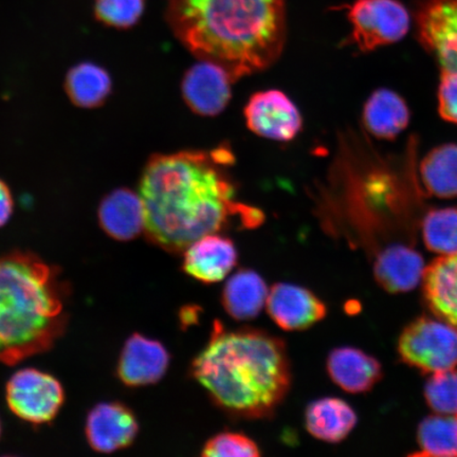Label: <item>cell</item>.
Instances as JSON below:
<instances>
[{"mask_svg":"<svg viewBox=\"0 0 457 457\" xmlns=\"http://www.w3.org/2000/svg\"><path fill=\"white\" fill-rule=\"evenodd\" d=\"M230 152H180L153 156L140 179L145 231L169 253L184 251L208 234L225 228H253L264 220L262 211L238 202L224 168Z\"/></svg>","mask_w":457,"mask_h":457,"instance_id":"obj_1","label":"cell"},{"mask_svg":"<svg viewBox=\"0 0 457 457\" xmlns=\"http://www.w3.org/2000/svg\"><path fill=\"white\" fill-rule=\"evenodd\" d=\"M168 17L194 55L234 81L270 67L285 44V0H169Z\"/></svg>","mask_w":457,"mask_h":457,"instance_id":"obj_2","label":"cell"},{"mask_svg":"<svg viewBox=\"0 0 457 457\" xmlns=\"http://www.w3.org/2000/svg\"><path fill=\"white\" fill-rule=\"evenodd\" d=\"M191 373L214 403L238 419L270 417L289 391L291 371L284 342L262 330H227L215 323Z\"/></svg>","mask_w":457,"mask_h":457,"instance_id":"obj_3","label":"cell"},{"mask_svg":"<svg viewBox=\"0 0 457 457\" xmlns=\"http://www.w3.org/2000/svg\"><path fill=\"white\" fill-rule=\"evenodd\" d=\"M66 324L54 268L21 251L0 256V362L15 365L50 350Z\"/></svg>","mask_w":457,"mask_h":457,"instance_id":"obj_4","label":"cell"},{"mask_svg":"<svg viewBox=\"0 0 457 457\" xmlns=\"http://www.w3.org/2000/svg\"><path fill=\"white\" fill-rule=\"evenodd\" d=\"M398 352L403 361L426 373L457 368V328L436 317H421L400 336Z\"/></svg>","mask_w":457,"mask_h":457,"instance_id":"obj_5","label":"cell"},{"mask_svg":"<svg viewBox=\"0 0 457 457\" xmlns=\"http://www.w3.org/2000/svg\"><path fill=\"white\" fill-rule=\"evenodd\" d=\"M352 41L362 53L397 43L410 29V14L397 0H356L348 8Z\"/></svg>","mask_w":457,"mask_h":457,"instance_id":"obj_6","label":"cell"},{"mask_svg":"<svg viewBox=\"0 0 457 457\" xmlns=\"http://www.w3.org/2000/svg\"><path fill=\"white\" fill-rule=\"evenodd\" d=\"M5 397L17 417L34 425L54 420L65 399L59 380L34 369L21 370L11 377Z\"/></svg>","mask_w":457,"mask_h":457,"instance_id":"obj_7","label":"cell"},{"mask_svg":"<svg viewBox=\"0 0 457 457\" xmlns=\"http://www.w3.org/2000/svg\"><path fill=\"white\" fill-rule=\"evenodd\" d=\"M415 19L422 47L442 71L457 72V0H421Z\"/></svg>","mask_w":457,"mask_h":457,"instance_id":"obj_8","label":"cell"},{"mask_svg":"<svg viewBox=\"0 0 457 457\" xmlns=\"http://www.w3.org/2000/svg\"><path fill=\"white\" fill-rule=\"evenodd\" d=\"M248 128L264 138L287 142L302 129L301 113L279 90H266L251 96L245 108Z\"/></svg>","mask_w":457,"mask_h":457,"instance_id":"obj_9","label":"cell"},{"mask_svg":"<svg viewBox=\"0 0 457 457\" xmlns=\"http://www.w3.org/2000/svg\"><path fill=\"white\" fill-rule=\"evenodd\" d=\"M231 74L213 62L202 60L187 71L182 81V95L188 107L211 117L224 111L231 98Z\"/></svg>","mask_w":457,"mask_h":457,"instance_id":"obj_10","label":"cell"},{"mask_svg":"<svg viewBox=\"0 0 457 457\" xmlns=\"http://www.w3.org/2000/svg\"><path fill=\"white\" fill-rule=\"evenodd\" d=\"M266 307L272 321L288 331L310 328L328 313L327 306L311 290L290 283L274 285Z\"/></svg>","mask_w":457,"mask_h":457,"instance_id":"obj_11","label":"cell"},{"mask_svg":"<svg viewBox=\"0 0 457 457\" xmlns=\"http://www.w3.org/2000/svg\"><path fill=\"white\" fill-rule=\"evenodd\" d=\"M139 426L131 410L119 403L96 405L86 420V437L96 453H112L134 443Z\"/></svg>","mask_w":457,"mask_h":457,"instance_id":"obj_12","label":"cell"},{"mask_svg":"<svg viewBox=\"0 0 457 457\" xmlns=\"http://www.w3.org/2000/svg\"><path fill=\"white\" fill-rule=\"evenodd\" d=\"M169 365L170 353L162 343L134 334L125 342L118 376L128 386H150L163 378Z\"/></svg>","mask_w":457,"mask_h":457,"instance_id":"obj_13","label":"cell"},{"mask_svg":"<svg viewBox=\"0 0 457 457\" xmlns=\"http://www.w3.org/2000/svg\"><path fill=\"white\" fill-rule=\"evenodd\" d=\"M184 270L197 281L212 284L227 278L237 262L231 239L219 233L200 237L184 251Z\"/></svg>","mask_w":457,"mask_h":457,"instance_id":"obj_14","label":"cell"},{"mask_svg":"<svg viewBox=\"0 0 457 457\" xmlns=\"http://www.w3.org/2000/svg\"><path fill=\"white\" fill-rule=\"evenodd\" d=\"M102 230L117 241L128 242L145 231V208L139 194L127 187L116 188L103 197L98 208Z\"/></svg>","mask_w":457,"mask_h":457,"instance_id":"obj_15","label":"cell"},{"mask_svg":"<svg viewBox=\"0 0 457 457\" xmlns=\"http://www.w3.org/2000/svg\"><path fill=\"white\" fill-rule=\"evenodd\" d=\"M425 261L420 253L403 244L388 245L377 256L374 276L391 294L408 293L424 278Z\"/></svg>","mask_w":457,"mask_h":457,"instance_id":"obj_16","label":"cell"},{"mask_svg":"<svg viewBox=\"0 0 457 457\" xmlns=\"http://www.w3.org/2000/svg\"><path fill=\"white\" fill-rule=\"evenodd\" d=\"M422 283L434 316L457 328V253L434 260L426 267Z\"/></svg>","mask_w":457,"mask_h":457,"instance_id":"obj_17","label":"cell"},{"mask_svg":"<svg viewBox=\"0 0 457 457\" xmlns=\"http://www.w3.org/2000/svg\"><path fill=\"white\" fill-rule=\"evenodd\" d=\"M328 371L331 380L348 393L370 390L381 379V365L358 348L340 347L329 353Z\"/></svg>","mask_w":457,"mask_h":457,"instance_id":"obj_18","label":"cell"},{"mask_svg":"<svg viewBox=\"0 0 457 457\" xmlns=\"http://www.w3.org/2000/svg\"><path fill=\"white\" fill-rule=\"evenodd\" d=\"M357 424V415L345 400L325 397L308 405L305 412L307 431L320 441L339 443Z\"/></svg>","mask_w":457,"mask_h":457,"instance_id":"obj_19","label":"cell"},{"mask_svg":"<svg viewBox=\"0 0 457 457\" xmlns=\"http://www.w3.org/2000/svg\"><path fill=\"white\" fill-rule=\"evenodd\" d=\"M363 123L370 135L378 139L393 140L407 129L410 111L404 100L390 89H378L363 108Z\"/></svg>","mask_w":457,"mask_h":457,"instance_id":"obj_20","label":"cell"},{"mask_svg":"<svg viewBox=\"0 0 457 457\" xmlns=\"http://www.w3.org/2000/svg\"><path fill=\"white\" fill-rule=\"evenodd\" d=\"M68 99L82 110H95L105 104L112 91L111 74L93 62H82L68 71L64 79Z\"/></svg>","mask_w":457,"mask_h":457,"instance_id":"obj_21","label":"cell"},{"mask_svg":"<svg viewBox=\"0 0 457 457\" xmlns=\"http://www.w3.org/2000/svg\"><path fill=\"white\" fill-rule=\"evenodd\" d=\"M267 285L255 271L239 270L228 279L221 302L226 312L238 321L259 316L268 298Z\"/></svg>","mask_w":457,"mask_h":457,"instance_id":"obj_22","label":"cell"},{"mask_svg":"<svg viewBox=\"0 0 457 457\" xmlns=\"http://www.w3.org/2000/svg\"><path fill=\"white\" fill-rule=\"evenodd\" d=\"M417 174L425 194L438 198L457 197V145L434 148L420 162Z\"/></svg>","mask_w":457,"mask_h":457,"instance_id":"obj_23","label":"cell"},{"mask_svg":"<svg viewBox=\"0 0 457 457\" xmlns=\"http://www.w3.org/2000/svg\"><path fill=\"white\" fill-rule=\"evenodd\" d=\"M421 456L457 457V415L434 414L417 432Z\"/></svg>","mask_w":457,"mask_h":457,"instance_id":"obj_24","label":"cell"},{"mask_svg":"<svg viewBox=\"0 0 457 457\" xmlns=\"http://www.w3.org/2000/svg\"><path fill=\"white\" fill-rule=\"evenodd\" d=\"M422 239L439 256L457 253V208L432 209L421 221Z\"/></svg>","mask_w":457,"mask_h":457,"instance_id":"obj_25","label":"cell"},{"mask_svg":"<svg viewBox=\"0 0 457 457\" xmlns=\"http://www.w3.org/2000/svg\"><path fill=\"white\" fill-rule=\"evenodd\" d=\"M428 407L436 414L457 415V370L432 373L425 386Z\"/></svg>","mask_w":457,"mask_h":457,"instance_id":"obj_26","label":"cell"},{"mask_svg":"<svg viewBox=\"0 0 457 457\" xmlns=\"http://www.w3.org/2000/svg\"><path fill=\"white\" fill-rule=\"evenodd\" d=\"M145 0H95L94 14L100 24L116 29H129L139 21Z\"/></svg>","mask_w":457,"mask_h":457,"instance_id":"obj_27","label":"cell"},{"mask_svg":"<svg viewBox=\"0 0 457 457\" xmlns=\"http://www.w3.org/2000/svg\"><path fill=\"white\" fill-rule=\"evenodd\" d=\"M205 457H257L261 455L259 445L245 434L224 432L217 434L204 445Z\"/></svg>","mask_w":457,"mask_h":457,"instance_id":"obj_28","label":"cell"},{"mask_svg":"<svg viewBox=\"0 0 457 457\" xmlns=\"http://www.w3.org/2000/svg\"><path fill=\"white\" fill-rule=\"evenodd\" d=\"M438 112L445 121L457 124V72L442 71L438 87Z\"/></svg>","mask_w":457,"mask_h":457,"instance_id":"obj_29","label":"cell"},{"mask_svg":"<svg viewBox=\"0 0 457 457\" xmlns=\"http://www.w3.org/2000/svg\"><path fill=\"white\" fill-rule=\"evenodd\" d=\"M14 211L13 194L7 182L0 179V228L10 220Z\"/></svg>","mask_w":457,"mask_h":457,"instance_id":"obj_30","label":"cell"}]
</instances>
